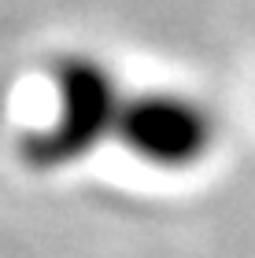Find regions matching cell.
<instances>
[{
	"mask_svg": "<svg viewBox=\"0 0 255 258\" xmlns=\"http://www.w3.org/2000/svg\"><path fill=\"white\" fill-rule=\"evenodd\" d=\"M130 89L92 52H67L52 67V114L22 137L33 170H67L119 137Z\"/></svg>",
	"mask_w": 255,
	"mask_h": 258,
	"instance_id": "cell-1",
	"label": "cell"
},
{
	"mask_svg": "<svg viewBox=\"0 0 255 258\" xmlns=\"http://www.w3.org/2000/svg\"><path fill=\"white\" fill-rule=\"evenodd\" d=\"M215 114L181 89L130 92L119 122V144L156 170H189L215 148Z\"/></svg>",
	"mask_w": 255,
	"mask_h": 258,
	"instance_id": "cell-2",
	"label": "cell"
}]
</instances>
